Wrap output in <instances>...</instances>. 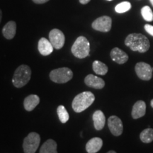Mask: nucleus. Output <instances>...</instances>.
<instances>
[{
    "label": "nucleus",
    "mask_w": 153,
    "mask_h": 153,
    "mask_svg": "<svg viewBox=\"0 0 153 153\" xmlns=\"http://www.w3.org/2000/svg\"><path fill=\"white\" fill-rule=\"evenodd\" d=\"M38 48L39 53L42 55L48 56L53 53L54 48L49 40L46 39L45 38H41L38 41Z\"/></svg>",
    "instance_id": "obj_13"
},
{
    "label": "nucleus",
    "mask_w": 153,
    "mask_h": 153,
    "mask_svg": "<svg viewBox=\"0 0 153 153\" xmlns=\"http://www.w3.org/2000/svg\"><path fill=\"white\" fill-rule=\"evenodd\" d=\"M49 76L51 81L55 83L64 84L72 79L73 72L68 68H60L52 70Z\"/></svg>",
    "instance_id": "obj_5"
},
{
    "label": "nucleus",
    "mask_w": 153,
    "mask_h": 153,
    "mask_svg": "<svg viewBox=\"0 0 153 153\" xmlns=\"http://www.w3.org/2000/svg\"><path fill=\"white\" fill-rule=\"evenodd\" d=\"M94 29L101 32H108L112 26V19L110 16H102L94 20L91 24Z\"/></svg>",
    "instance_id": "obj_7"
},
{
    "label": "nucleus",
    "mask_w": 153,
    "mask_h": 153,
    "mask_svg": "<svg viewBox=\"0 0 153 153\" xmlns=\"http://www.w3.org/2000/svg\"><path fill=\"white\" fill-rule=\"evenodd\" d=\"M108 126L111 133L115 136H119L123 133V126L118 116H112L108 119Z\"/></svg>",
    "instance_id": "obj_10"
},
{
    "label": "nucleus",
    "mask_w": 153,
    "mask_h": 153,
    "mask_svg": "<svg viewBox=\"0 0 153 153\" xmlns=\"http://www.w3.org/2000/svg\"><path fill=\"white\" fill-rule=\"evenodd\" d=\"M34 3L36 4H44L46 3L49 0H32Z\"/></svg>",
    "instance_id": "obj_26"
},
{
    "label": "nucleus",
    "mask_w": 153,
    "mask_h": 153,
    "mask_svg": "<svg viewBox=\"0 0 153 153\" xmlns=\"http://www.w3.org/2000/svg\"><path fill=\"white\" fill-rule=\"evenodd\" d=\"M49 41L55 49L59 50L64 46L65 37L62 31L57 28H54L49 33Z\"/></svg>",
    "instance_id": "obj_9"
},
{
    "label": "nucleus",
    "mask_w": 153,
    "mask_h": 153,
    "mask_svg": "<svg viewBox=\"0 0 153 153\" xmlns=\"http://www.w3.org/2000/svg\"><path fill=\"white\" fill-rule=\"evenodd\" d=\"M107 153H116V152H115V151H113V150H111V151H109V152H108Z\"/></svg>",
    "instance_id": "obj_29"
},
{
    "label": "nucleus",
    "mask_w": 153,
    "mask_h": 153,
    "mask_svg": "<svg viewBox=\"0 0 153 153\" xmlns=\"http://www.w3.org/2000/svg\"><path fill=\"white\" fill-rule=\"evenodd\" d=\"M72 53L74 57L83 59L89 56L90 51V44L85 36H79L76 39L71 48Z\"/></svg>",
    "instance_id": "obj_4"
},
{
    "label": "nucleus",
    "mask_w": 153,
    "mask_h": 153,
    "mask_svg": "<svg viewBox=\"0 0 153 153\" xmlns=\"http://www.w3.org/2000/svg\"><path fill=\"white\" fill-rule=\"evenodd\" d=\"M125 44L133 51L143 53L147 52L150 47L148 38L141 33H131L127 36Z\"/></svg>",
    "instance_id": "obj_1"
},
{
    "label": "nucleus",
    "mask_w": 153,
    "mask_h": 153,
    "mask_svg": "<svg viewBox=\"0 0 153 153\" xmlns=\"http://www.w3.org/2000/svg\"><path fill=\"white\" fill-rule=\"evenodd\" d=\"M94 100V95L91 91H83L74 97L72 107L76 113H81L89 108Z\"/></svg>",
    "instance_id": "obj_2"
},
{
    "label": "nucleus",
    "mask_w": 153,
    "mask_h": 153,
    "mask_svg": "<svg viewBox=\"0 0 153 153\" xmlns=\"http://www.w3.org/2000/svg\"><path fill=\"white\" fill-rule=\"evenodd\" d=\"M107 1H112V0H107Z\"/></svg>",
    "instance_id": "obj_32"
},
{
    "label": "nucleus",
    "mask_w": 153,
    "mask_h": 153,
    "mask_svg": "<svg viewBox=\"0 0 153 153\" xmlns=\"http://www.w3.org/2000/svg\"><path fill=\"white\" fill-rule=\"evenodd\" d=\"M141 14L143 18L146 22H151L153 21V12L152 9L148 6H145L141 9Z\"/></svg>",
    "instance_id": "obj_23"
},
{
    "label": "nucleus",
    "mask_w": 153,
    "mask_h": 153,
    "mask_svg": "<svg viewBox=\"0 0 153 153\" xmlns=\"http://www.w3.org/2000/svg\"><path fill=\"white\" fill-rule=\"evenodd\" d=\"M150 104H151V106L153 108V99L152 100H151V102H150Z\"/></svg>",
    "instance_id": "obj_30"
},
{
    "label": "nucleus",
    "mask_w": 153,
    "mask_h": 153,
    "mask_svg": "<svg viewBox=\"0 0 153 153\" xmlns=\"http://www.w3.org/2000/svg\"><path fill=\"white\" fill-rule=\"evenodd\" d=\"M145 30L147 33L150 34V36H153V26L150 24H145Z\"/></svg>",
    "instance_id": "obj_25"
},
{
    "label": "nucleus",
    "mask_w": 153,
    "mask_h": 153,
    "mask_svg": "<svg viewBox=\"0 0 153 153\" xmlns=\"http://www.w3.org/2000/svg\"><path fill=\"white\" fill-rule=\"evenodd\" d=\"M137 75L140 79L148 81L152 76V68L150 65L144 62H137L135 67Z\"/></svg>",
    "instance_id": "obj_8"
},
{
    "label": "nucleus",
    "mask_w": 153,
    "mask_h": 153,
    "mask_svg": "<svg viewBox=\"0 0 153 153\" xmlns=\"http://www.w3.org/2000/svg\"><path fill=\"white\" fill-rule=\"evenodd\" d=\"M103 145V140L100 137H93L88 141L86 145V150L88 153H97L101 150Z\"/></svg>",
    "instance_id": "obj_14"
},
{
    "label": "nucleus",
    "mask_w": 153,
    "mask_h": 153,
    "mask_svg": "<svg viewBox=\"0 0 153 153\" xmlns=\"http://www.w3.org/2000/svg\"><path fill=\"white\" fill-rule=\"evenodd\" d=\"M85 83L87 87L96 89H103L105 86L104 79L94 74H88L85 79Z\"/></svg>",
    "instance_id": "obj_11"
},
{
    "label": "nucleus",
    "mask_w": 153,
    "mask_h": 153,
    "mask_svg": "<svg viewBox=\"0 0 153 153\" xmlns=\"http://www.w3.org/2000/svg\"><path fill=\"white\" fill-rule=\"evenodd\" d=\"M16 33V24L14 21H10L5 24L2 28V33L4 37L8 40L14 38Z\"/></svg>",
    "instance_id": "obj_16"
},
{
    "label": "nucleus",
    "mask_w": 153,
    "mask_h": 153,
    "mask_svg": "<svg viewBox=\"0 0 153 153\" xmlns=\"http://www.w3.org/2000/svg\"><path fill=\"white\" fill-rule=\"evenodd\" d=\"M79 2L82 4H87L91 1V0H79Z\"/></svg>",
    "instance_id": "obj_27"
},
{
    "label": "nucleus",
    "mask_w": 153,
    "mask_h": 153,
    "mask_svg": "<svg viewBox=\"0 0 153 153\" xmlns=\"http://www.w3.org/2000/svg\"><path fill=\"white\" fill-rule=\"evenodd\" d=\"M31 77V70L26 65H22L15 70L12 83L15 87L22 88L28 83Z\"/></svg>",
    "instance_id": "obj_3"
},
{
    "label": "nucleus",
    "mask_w": 153,
    "mask_h": 153,
    "mask_svg": "<svg viewBox=\"0 0 153 153\" xmlns=\"http://www.w3.org/2000/svg\"><path fill=\"white\" fill-rule=\"evenodd\" d=\"M40 103L39 97L36 94H30L26 97L24 101V108L27 111H33Z\"/></svg>",
    "instance_id": "obj_18"
},
{
    "label": "nucleus",
    "mask_w": 153,
    "mask_h": 153,
    "mask_svg": "<svg viewBox=\"0 0 153 153\" xmlns=\"http://www.w3.org/2000/svg\"><path fill=\"white\" fill-rule=\"evenodd\" d=\"M140 138L144 143H150L153 141V129L147 128L141 132Z\"/></svg>",
    "instance_id": "obj_22"
},
{
    "label": "nucleus",
    "mask_w": 153,
    "mask_h": 153,
    "mask_svg": "<svg viewBox=\"0 0 153 153\" xmlns=\"http://www.w3.org/2000/svg\"><path fill=\"white\" fill-rule=\"evenodd\" d=\"M94 72L99 75H105L108 72V68L106 64L99 60L94 61L92 64Z\"/></svg>",
    "instance_id": "obj_20"
},
{
    "label": "nucleus",
    "mask_w": 153,
    "mask_h": 153,
    "mask_svg": "<svg viewBox=\"0 0 153 153\" xmlns=\"http://www.w3.org/2000/svg\"><path fill=\"white\" fill-rule=\"evenodd\" d=\"M57 114L61 123H65L68 121L69 118H70V116H69V114L68 111L66 110L65 107L63 106V105H60V106L57 107Z\"/></svg>",
    "instance_id": "obj_21"
},
{
    "label": "nucleus",
    "mask_w": 153,
    "mask_h": 153,
    "mask_svg": "<svg viewBox=\"0 0 153 153\" xmlns=\"http://www.w3.org/2000/svg\"><path fill=\"white\" fill-rule=\"evenodd\" d=\"M39 153H57L56 142L52 139L48 140L41 146Z\"/></svg>",
    "instance_id": "obj_19"
},
{
    "label": "nucleus",
    "mask_w": 153,
    "mask_h": 153,
    "mask_svg": "<svg viewBox=\"0 0 153 153\" xmlns=\"http://www.w3.org/2000/svg\"><path fill=\"white\" fill-rule=\"evenodd\" d=\"M152 70H153V69H152Z\"/></svg>",
    "instance_id": "obj_33"
},
{
    "label": "nucleus",
    "mask_w": 153,
    "mask_h": 153,
    "mask_svg": "<svg viewBox=\"0 0 153 153\" xmlns=\"http://www.w3.org/2000/svg\"><path fill=\"white\" fill-rule=\"evenodd\" d=\"M131 9V4L128 1H123V2L118 4L115 7V10L117 13L122 14L126 11H129Z\"/></svg>",
    "instance_id": "obj_24"
},
{
    "label": "nucleus",
    "mask_w": 153,
    "mask_h": 153,
    "mask_svg": "<svg viewBox=\"0 0 153 153\" xmlns=\"http://www.w3.org/2000/svg\"><path fill=\"white\" fill-rule=\"evenodd\" d=\"M110 56L113 61L119 65L124 64L128 60V55L118 48H114L111 50Z\"/></svg>",
    "instance_id": "obj_12"
},
{
    "label": "nucleus",
    "mask_w": 153,
    "mask_h": 153,
    "mask_svg": "<svg viewBox=\"0 0 153 153\" xmlns=\"http://www.w3.org/2000/svg\"><path fill=\"white\" fill-rule=\"evenodd\" d=\"M146 112V104L143 101H137L135 104L133 105V110H132V117L134 119L143 117L145 116Z\"/></svg>",
    "instance_id": "obj_15"
},
{
    "label": "nucleus",
    "mask_w": 153,
    "mask_h": 153,
    "mask_svg": "<svg viewBox=\"0 0 153 153\" xmlns=\"http://www.w3.org/2000/svg\"><path fill=\"white\" fill-rule=\"evenodd\" d=\"M92 118L94 126L97 131H101V129L104 128L105 123H106V118H105L104 113L100 110L96 111L94 113Z\"/></svg>",
    "instance_id": "obj_17"
},
{
    "label": "nucleus",
    "mask_w": 153,
    "mask_h": 153,
    "mask_svg": "<svg viewBox=\"0 0 153 153\" xmlns=\"http://www.w3.org/2000/svg\"><path fill=\"white\" fill-rule=\"evenodd\" d=\"M150 1L151 4H152V7H153V0H150Z\"/></svg>",
    "instance_id": "obj_31"
},
{
    "label": "nucleus",
    "mask_w": 153,
    "mask_h": 153,
    "mask_svg": "<svg viewBox=\"0 0 153 153\" xmlns=\"http://www.w3.org/2000/svg\"><path fill=\"white\" fill-rule=\"evenodd\" d=\"M1 19H2V11H1V9H0V24H1Z\"/></svg>",
    "instance_id": "obj_28"
},
{
    "label": "nucleus",
    "mask_w": 153,
    "mask_h": 153,
    "mask_svg": "<svg viewBox=\"0 0 153 153\" xmlns=\"http://www.w3.org/2000/svg\"><path fill=\"white\" fill-rule=\"evenodd\" d=\"M41 143L39 134L31 132L25 137L23 143V148L25 153H35Z\"/></svg>",
    "instance_id": "obj_6"
}]
</instances>
